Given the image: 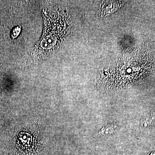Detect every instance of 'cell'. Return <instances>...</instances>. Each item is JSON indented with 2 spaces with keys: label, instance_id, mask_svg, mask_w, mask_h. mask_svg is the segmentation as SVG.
Instances as JSON below:
<instances>
[{
  "label": "cell",
  "instance_id": "1",
  "mask_svg": "<svg viewBox=\"0 0 155 155\" xmlns=\"http://www.w3.org/2000/svg\"><path fill=\"white\" fill-rule=\"evenodd\" d=\"M153 120V115H148L142 120L140 123V127L142 128H146L149 127L151 124Z\"/></svg>",
  "mask_w": 155,
  "mask_h": 155
},
{
  "label": "cell",
  "instance_id": "2",
  "mask_svg": "<svg viewBox=\"0 0 155 155\" xmlns=\"http://www.w3.org/2000/svg\"><path fill=\"white\" fill-rule=\"evenodd\" d=\"M115 127L114 125H109L107 127H103L101 130L102 134L103 135H109L114 132Z\"/></svg>",
  "mask_w": 155,
  "mask_h": 155
}]
</instances>
